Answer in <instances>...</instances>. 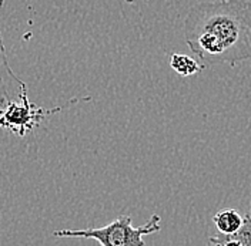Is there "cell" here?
<instances>
[{
	"mask_svg": "<svg viewBox=\"0 0 251 246\" xmlns=\"http://www.w3.org/2000/svg\"><path fill=\"white\" fill-rule=\"evenodd\" d=\"M184 40L205 67L251 60V0L194 4L184 20Z\"/></svg>",
	"mask_w": 251,
	"mask_h": 246,
	"instance_id": "cell-1",
	"label": "cell"
},
{
	"mask_svg": "<svg viewBox=\"0 0 251 246\" xmlns=\"http://www.w3.org/2000/svg\"><path fill=\"white\" fill-rule=\"evenodd\" d=\"M0 51H1V59H3V64H4L7 73L15 78L16 81L19 83V86H20L19 101L10 100L7 92L3 94V100H1L3 108L0 110V128H4L9 133L17 134L19 137H25L29 131H31L36 125H39L49 115L60 112L62 110L73 106L75 103L89 101L90 100V97H87V98H73L66 106L51 108V110L37 107L36 104L30 103V100H29L26 84L20 78L16 77L15 73L10 70L7 60H6V53H4V48H3V43H1V36H0Z\"/></svg>",
	"mask_w": 251,
	"mask_h": 246,
	"instance_id": "cell-2",
	"label": "cell"
},
{
	"mask_svg": "<svg viewBox=\"0 0 251 246\" xmlns=\"http://www.w3.org/2000/svg\"><path fill=\"white\" fill-rule=\"evenodd\" d=\"M161 218L154 214L143 226H133L131 218L127 215L119 216L109 225L101 228L87 229H62L53 232L56 238H83L94 239L101 246H146L143 236L156 233L160 228Z\"/></svg>",
	"mask_w": 251,
	"mask_h": 246,
	"instance_id": "cell-3",
	"label": "cell"
},
{
	"mask_svg": "<svg viewBox=\"0 0 251 246\" xmlns=\"http://www.w3.org/2000/svg\"><path fill=\"white\" fill-rule=\"evenodd\" d=\"M208 241L214 246H251V216L244 215L243 225L238 231L228 235L220 233L211 236Z\"/></svg>",
	"mask_w": 251,
	"mask_h": 246,
	"instance_id": "cell-4",
	"label": "cell"
},
{
	"mask_svg": "<svg viewBox=\"0 0 251 246\" xmlns=\"http://www.w3.org/2000/svg\"><path fill=\"white\" fill-rule=\"evenodd\" d=\"M213 221H214L220 233L228 235V233H233L241 228L244 216L235 209H224L219 214H216Z\"/></svg>",
	"mask_w": 251,
	"mask_h": 246,
	"instance_id": "cell-5",
	"label": "cell"
},
{
	"mask_svg": "<svg viewBox=\"0 0 251 246\" xmlns=\"http://www.w3.org/2000/svg\"><path fill=\"white\" fill-rule=\"evenodd\" d=\"M170 67L177 74H180L183 77L194 76L197 73H201L203 68H205L203 63L197 62L196 59L184 56V54H178V53L173 54L170 57Z\"/></svg>",
	"mask_w": 251,
	"mask_h": 246,
	"instance_id": "cell-6",
	"label": "cell"
}]
</instances>
